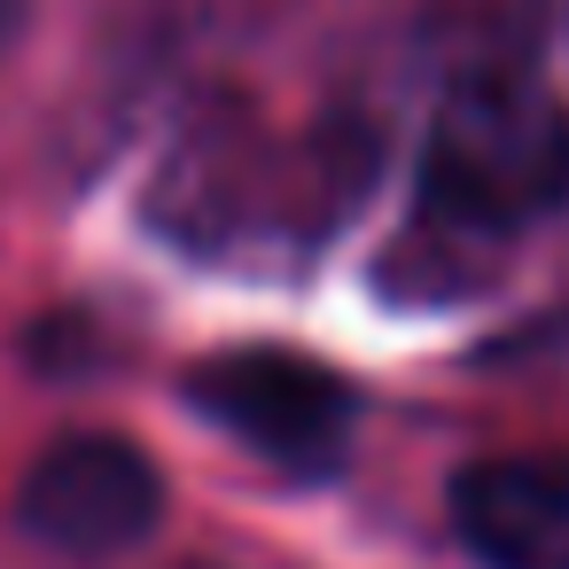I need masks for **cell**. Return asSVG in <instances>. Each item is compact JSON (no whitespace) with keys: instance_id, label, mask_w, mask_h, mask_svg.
Instances as JSON below:
<instances>
[{"instance_id":"obj_1","label":"cell","mask_w":569,"mask_h":569,"mask_svg":"<svg viewBox=\"0 0 569 569\" xmlns=\"http://www.w3.org/2000/svg\"><path fill=\"white\" fill-rule=\"evenodd\" d=\"M569 196V110L515 71H476L445 94L421 149V219L460 242L515 234Z\"/></svg>"},{"instance_id":"obj_2","label":"cell","mask_w":569,"mask_h":569,"mask_svg":"<svg viewBox=\"0 0 569 569\" xmlns=\"http://www.w3.org/2000/svg\"><path fill=\"white\" fill-rule=\"evenodd\" d=\"M188 406L289 476H328L351 445V421H359L343 375H328L320 359L273 351V343L211 351L188 375Z\"/></svg>"},{"instance_id":"obj_3","label":"cell","mask_w":569,"mask_h":569,"mask_svg":"<svg viewBox=\"0 0 569 569\" xmlns=\"http://www.w3.org/2000/svg\"><path fill=\"white\" fill-rule=\"evenodd\" d=\"M157 522H164V476L126 437H94V429L63 437L24 476V530L48 538L56 553L110 561V553L141 546Z\"/></svg>"},{"instance_id":"obj_4","label":"cell","mask_w":569,"mask_h":569,"mask_svg":"<svg viewBox=\"0 0 569 569\" xmlns=\"http://www.w3.org/2000/svg\"><path fill=\"white\" fill-rule=\"evenodd\" d=\"M452 530L483 569H569V452H491L460 468Z\"/></svg>"},{"instance_id":"obj_5","label":"cell","mask_w":569,"mask_h":569,"mask_svg":"<svg viewBox=\"0 0 569 569\" xmlns=\"http://www.w3.org/2000/svg\"><path fill=\"white\" fill-rule=\"evenodd\" d=\"M17 24H24V0H0V48L17 40Z\"/></svg>"}]
</instances>
